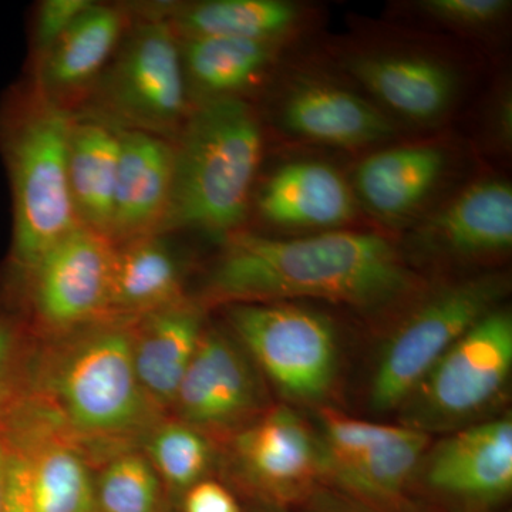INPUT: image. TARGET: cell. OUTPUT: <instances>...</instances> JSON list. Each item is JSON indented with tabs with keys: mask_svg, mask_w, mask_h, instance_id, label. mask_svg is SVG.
Segmentation results:
<instances>
[{
	"mask_svg": "<svg viewBox=\"0 0 512 512\" xmlns=\"http://www.w3.org/2000/svg\"><path fill=\"white\" fill-rule=\"evenodd\" d=\"M420 281L390 239L333 231L299 238L237 234L225 239L205 279L207 303L320 299L375 311L410 298Z\"/></svg>",
	"mask_w": 512,
	"mask_h": 512,
	"instance_id": "cell-1",
	"label": "cell"
},
{
	"mask_svg": "<svg viewBox=\"0 0 512 512\" xmlns=\"http://www.w3.org/2000/svg\"><path fill=\"white\" fill-rule=\"evenodd\" d=\"M23 397L100 466L165 420L138 382L127 320L43 339L33 349Z\"/></svg>",
	"mask_w": 512,
	"mask_h": 512,
	"instance_id": "cell-2",
	"label": "cell"
},
{
	"mask_svg": "<svg viewBox=\"0 0 512 512\" xmlns=\"http://www.w3.org/2000/svg\"><path fill=\"white\" fill-rule=\"evenodd\" d=\"M173 147V190L161 234L173 229L225 239L237 234L264 147L255 110L241 97L200 101Z\"/></svg>",
	"mask_w": 512,
	"mask_h": 512,
	"instance_id": "cell-3",
	"label": "cell"
},
{
	"mask_svg": "<svg viewBox=\"0 0 512 512\" xmlns=\"http://www.w3.org/2000/svg\"><path fill=\"white\" fill-rule=\"evenodd\" d=\"M73 116L64 107L39 103L10 116L2 146L13 192L10 261L20 276L60 239L82 227L74 210L67 143Z\"/></svg>",
	"mask_w": 512,
	"mask_h": 512,
	"instance_id": "cell-4",
	"label": "cell"
},
{
	"mask_svg": "<svg viewBox=\"0 0 512 512\" xmlns=\"http://www.w3.org/2000/svg\"><path fill=\"white\" fill-rule=\"evenodd\" d=\"M512 316L494 309L458 339L402 404L403 426L446 433L476 424L507 389Z\"/></svg>",
	"mask_w": 512,
	"mask_h": 512,
	"instance_id": "cell-5",
	"label": "cell"
},
{
	"mask_svg": "<svg viewBox=\"0 0 512 512\" xmlns=\"http://www.w3.org/2000/svg\"><path fill=\"white\" fill-rule=\"evenodd\" d=\"M507 285L504 275L476 276L419 303L384 342L370 386L372 409H399L447 350L498 308Z\"/></svg>",
	"mask_w": 512,
	"mask_h": 512,
	"instance_id": "cell-6",
	"label": "cell"
},
{
	"mask_svg": "<svg viewBox=\"0 0 512 512\" xmlns=\"http://www.w3.org/2000/svg\"><path fill=\"white\" fill-rule=\"evenodd\" d=\"M228 320L255 367L286 399L305 404L328 399L339 373L332 320L293 302L229 305Z\"/></svg>",
	"mask_w": 512,
	"mask_h": 512,
	"instance_id": "cell-7",
	"label": "cell"
},
{
	"mask_svg": "<svg viewBox=\"0 0 512 512\" xmlns=\"http://www.w3.org/2000/svg\"><path fill=\"white\" fill-rule=\"evenodd\" d=\"M99 79L104 117L121 128L168 138L191 111L180 36L165 18L131 30Z\"/></svg>",
	"mask_w": 512,
	"mask_h": 512,
	"instance_id": "cell-8",
	"label": "cell"
},
{
	"mask_svg": "<svg viewBox=\"0 0 512 512\" xmlns=\"http://www.w3.org/2000/svg\"><path fill=\"white\" fill-rule=\"evenodd\" d=\"M114 251L110 238L79 227L22 275L30 316L42 339L109 319Z\"/></svg>",
	"mask_w": 512,
	"mask_h": 512,
	"instance_id": "cell-9",
	"label": "cell"
},
{
	"mask_svg": "<svg viewBox=\"0 0 512 512\" xmlns=\"http://www.w3.org/2000/svg\"><path fill=\"white\" fill-rule=\"evenodd\" d=\"M323 477L367 498L392 500L416 476L429 434L320 409Z\"/></svg>",
	"mask_w": 512,
	"mask_h": 512,
	"instance_id": "cell-10",
	"label": "cell"
},
{
	"mask_svg": "<svg viewBox=\"0 0 512 512\" xmlns=\"http://www.w3.org/2000/svg\"><path fill=\"white\" fill-rule=\"evenodd\" d=\"M251 357L238 340L205 328L173 404L178 421L208 434L241 430L262 412Z\"/></svg>",
	"mask_w": 512,
	"mask_h": 512,
	"instance_id": "cell-11",
	"label": "cell"
},
{
	"mask_svg": "<svg viewBox=\"0 0 512 512\" xmlns=\"http://www.w3.org/2000/svg\"><path fill=\"white\" fill-rule=\"evenodd\" d=\"M436 493L490 503L512 488V420L478 421L427 448L417 473Z\"/></svg>",
	"mask_w": 512,
	"mask_h": 512,
	"instance_id": "cell-12",
	"label": "cell"
},
{
	"mask_svg": "<svg viewBox=\"0 0 512 512\" xmlns=\"http://www.w3.org/2000/svg\"><path fill=\"white\" fill-rule=\"evenodd\" d=\"M232 457L242 476L274 495H293L323 476L319 434L289 407L259 414L235 433Z\"/></svg>",
	"mask_w": 512,
	"mask_h": 512,
	"instance_id": "cell-13",
	"label": "cell"
},
{
	"mask_svg": "<svg viewBox=\"0 0 512 512\" xmlns=\"http://www.w3.org/2000/svg\"><path fill=\"white\" fill-rule=\"evenodd\" d=\"M120 140L110 228L114 245L161 235L173 190V141L130 128H121Z\"/></svg>",
	"mask_w": 512,
	"mask_h": 512,
	"instance_id": "cell-14",
	"label": "cell"
},
{
	"mask_svg": "<svg viewBox=\"0 0 512 512\" xmlns=\"http://www.w3.org/2000/svg\"><path fill=\"white\" fill-rule=\"evenodd\" d=\"M204 330L201 306L185 299L131 322L138 382L158 412L173 409Z\"/></svg>",
	"mask_w": 512,
	"mask_h": 512,
	"instance_id": "cell-15",
	"label": "cell"
},
{
	"mask_svg": "<svg viewBox=\"0 0 512 512\" xmlns=\"http://www.w3.org/2000/svg\"><path fill=\"white\" fill-rule=\"evenodd\" d=\"M258 208L262 218L278 228L333 231L355 217L356 197L329 164L293 161L266 181Z\"/></svg>",
	"mask_w": 512,
	"mask_h": 512,
	"instance_id": "cell-16",
	"label": "cell"
},
{
	"mask_svg": "<svg viewBox=\"0 0 512 512\" xmlns=\"http://www.w3.org/2000/svg\"><path fill=\"white\" fill-rule=\"evenodd\" d=\"M124 29L126 19L120 9L93 3L40 57V97L62 107V101L92 86L116 55Z\"/></svg>",
	"mask_w": 512,
	"mask_h": 512,
	"instance_id": "cell-17",
	"label": "cell"
},
{
	"mask_svg": "<svg viewBox=\"0 0 512 512\" xmlns=\"http://www.w3.org/2000/svg\"><path fill=\"white\" fill-rule=\"evenodd\" d=\"M285 127L325 146L357 148L389 138L396 127L379 107L330 84H303L286 97Z\"/></svg>",
	"mask_w": 512,
	"mask_h": 512,
	"instance_id": "cell-18",
	"label": "cell"
},
{
	"mask_svg": "<svg viewBox=\"0 0 512 512\" xmlns=\"http://www.w3.org/2000/svg\"><path fill=\"white\" fill-rule=\"evenodd\" d=\"M349 69L383 106L416 123L439 120L456 97V74L430 57H357Z\"/></svg>",
	"mask_w": 512,
	"mask_h": 512,
	"instance_id": "cell-19",
	"label": "cell"
},
{
	"mask_svg": "<svg viewBox=\"0 0 512 512\" xmlns=\"http://www.w3.org/2000/svg\"><path fill=\"white\" fill-rule=\"evenodd\" d=\"M421 238L458 256L501 254L512 247V188L504 180L470 185L423 229Z\"/></svg>",
	"mask_w": 512,
	"mask_h": 512,
	"instance_id": "cell-20",
	"label": "cell"
},
{
	"mask_svg": "<svg viewBox=\"0 0 512 512\" xmlns=\"http://www.w3.org/2000/svg\"><path fill=\"white\" fill-rule=\"evenodd\" d=\"M120 131L101 116L73 117L67 143V173L77 220L107 238L119 171Z\"/></svg>",
	"mask_w": 512,
	"mask_h": 512,
	"instance_id": "cell-21",
	"label": "cell"
},
{
	"mask_svg": "<svg viewBox=\"0 0 512 512\" xmlns=\"http://www.w3.org/2000/svg\"><path fill=\"white\" fill-rule=\"evenodd\" d=\"M446 164V154L439 147L387 148L357 165L356 192L382 220H403L430 197Z\"/></svg>",
	"mask_w": 512,
	"mask_h": 512,
	"instance_id": "cell-22",
	"label": "cell"
},
{
	"mask_svg": "<svg viewBox=\"0 0 512 512\" xmlns=\"http://www.w3.org/2000/svg\"><path fill=\"white\" fill-rule=\"evenodd\" d=\"M183 282L180 258L160 234L116 245L109 319L133 322L184 301Z\"/></svg>",
	"mask_w": 512,
	"mask_h": 512,
	"instance_id": "cell-23",
	"label": "cell"
},
{
	"mask_svg": "<svg viewBox=\"0 0 512 512\" xmlns=\"http://www.w3.org/2000/svg\"><path fill=\"white\" fill-rule=\"evenodd\" d=\"M188 92L201 101L234 99L254 87L275 59V43L229 37H180Z\"/></svg>",
	"mask_w": 512,
	"mask_h": 512,
	"instance_id": "cell-24",
	"label": "cell"
},
{
	"mask_svg": "<svg viewBox=\"0 0 512 512\" xmlns=\"http://www.w3.org/2000/svg\"><path fill=\"white\" fill-rule=\"evenodd\" d=\"M299 19V9L282 0H208L178 8L168 22L180 37L276 43L296 28Z\"/></svg>",
	"mask_w": 512,
	"mask_h": 512,
	"instance_id": "cell-25",
	"label": "cell"
},
{
	"mask_svg": "<svg viewBox=\"0 0 512 512\" xmlns=\"http://www.w3.org/2000/svg\"><path fill=\"white\" fill-rule=\"evenodd\" d=\"M146 456L158 477L175 488L200 483L211 464V444L200 430L178 420H163L146 437Z\"/></svg>",
	"mask_w": 512,
	"mask_h": 512,
	"instance_id": "cell-26",
	"label": "cell"
},
{
	"mask_svg": "<svg viewBox=\"0 0 512 512\" xmlns=\"http://www.w3.org/2000/svg\"><path fill=\"white\" fill-rule=\"evenodd\" d=\"M96 480L100 512H156L161 478L144 451L128 448L101 464Z\"/></svg>",
	"mask_w": 512,
	"mask_h": 512,
	"instance_id": "cell-27",
	"label": "cell"
},
{
	"mask_svg": "<svg viewBox=\"0 0 512 512\" xmlns=\"http://www.w3.org/2000/svg\"><path fill=\"white\" fill-rule=\"evenodd\" d=\"M33 349L18 320L0 313V417L25 393Z\"/></svg>",
	"mask_w": 512,
	"mask_h": 512,
	"instance_id": "cell-28",
	"label": "cell"
},
{
	"mask_svg": "<svg viewBox=\"0 0 512 512\" xmlns=\"http://www.w3.org/2000/svg\"><path fill=\"white\" fill-rule=\"evenodd\" d=\"M420 8L434 19L461 29L493 25L511 8L507 0H424Z\"/></svg>",
	"mask_w": 512,
	"mask_h": 512,
	"instance_id": "cell-29",
	"label": "cell"
},
{
	"mask_svg": "<svg viewBox=\"0 0 512 512\" xmlns=\"http://www.w3.org/2000/svg\"><path fill=\"white\" fill-rule=\"evenodd\" d=\"M92 0H45L37 9L35 46L37 57L49 52L74 22L93 5Z\"/></svg>",
	"mask_w": 512,
	"mask_h": 512,
	"instance_id": "cell-30",
	"label": "cell"
},
{
	"mask_svg": "<svg viewBox=\"0 0 512 512\" xmlns=\"http://www.w3.org/2000/svg\"><path fill=\"white\" fill-rule=\"evenodd\" d=\"M185 512H239L234 497L215 481H200L188 490Z\"/></svg>",
	"mask_w": 512,
	"mask_h": 512,
	"instance_id": "cell-31",
	"label": "cell"
},
{
	"mask_svg": "<svg viewBox=\"0 0 512 512\" xmlns=\"http://www.w3.org/2000/svg\"><path fill=\"white\" fill-rule=\"evenodd\" d=\"M5 512H33L28 471L15 454H9L8 494Z\"/></svg>",
	"mask_w": 512,
	"mask_h": 512,
	"instance_id": "cell-32",
	"label": "cell"
},
{
	"mask_svg": "<svg viewBox=\"0 0 512 512\" xmlns=\"http://www.w3.org/2000/svg\"><path fill=\"white\" fill-rule=\"evenodd\" d=\"M9 448L5 434L0 427V512H5L6 494H8Z\"/></svg>",
	"mask_w": 512,
	"mask_h": 512,
	"instance_id": "cell-33",
	"label": "cell"
}]
</instances>
